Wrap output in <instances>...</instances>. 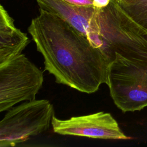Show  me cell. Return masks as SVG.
I'll return each instance as SVG.
<instances>
[{
  "mask_svg": "<svg viewBox=\"0 0 147 147\" xmlns=\"http://www.w3.org/2000/svg\"><path fill=\"white\" fill-rule=\"evenodd\" d=\"M39 11L28 30L56 82L87 94L106 84L110 61L102 51L56 15Z\"/></svg>",
  "mask_w": 147,
  "mask_h": 147,
  "instance_id": "cell-1",
  "label": "cell"
},
{
  "mask_svg": "<svg viewBox=\"0 0 147 147\" xmlns=\"http://www.w3.org/2000/svg\"><path fill=\"white\" fill-rule=\"evenodd\" d=\"M99 48L109 61L116 54L134 61L147 63V40L144 29L121 9L116 0L96 9Z\"/></svg>",
  "mask_w": 147,
  "mask_h": 147,
  "instance_id": "cell-2",
  "label": "cell"
},
{
  "mask_svg": "<svg viewBox=\"0 0 147 147\" xmlns=\"http://www.w3.org/2000/svg\"><path fill=\"white\" fill-rule=\"evenodd\" d=\"M106 84L114 104L122 112L147 106V63L116 54L108 67Z\"/></svg>",
  "mask_w": 147,
  "mask_h": 147,
  "instance_id": "cell-3",
  "label": "cell"
},
{
  "mask_svg": "<svg viewBox=\"0 0 147 147\" xmlns=\"http://www.w3.org/2000/svg\"><path fill=\"white\" fill-rule=\"evenodd\" d=\"M53 115V106L47 99L11 107L0 121V147L14 146L47 131Z\"/></svg>",
  "mask_w": 147,
  "mask_h": 147,
  "instance_id": "cell-4",
  "label": "cell"
},
{
  "mask_svg": "<svg viewBox=\"0 0 147 147\" xmlns=\"http://www.w3.org/2000/svg\"><path fill=\"white\" fill-rule=\"evenodd\" d=\"M43 82L42 72L24 54L0 65V112L36 99Z\"/></svg>",
  "mask_w": 147,
  "mask_h": 147,
  "instance_id": "cell-5",
  "label": "cell"
},
{
  "mask_svg": "<svg viewBox=\"0 0 147 147\" xmlns=\"http://www.w3.org/2000/svg\"><path fill=\"white\" fill-rule=\"evenodd\" d=\"M55 133L95 139L127 140L111 114L103 111L61 119L55 115L52 124Z\"/></svg>",
  "mask_w": 147,
  "mask_h": 147,
  "instance_id": "cell-6",
  "label": "cell"
},
{
  "mask_svg": "<svg viewBox=\"0 0 147 147\" xmlns=\"http://www.w3.org/2000/svg\"><path fill=\"white\" fill-rule=\"evenodd\" d=\"M36 2L40 9L64 20L94 44L98 37V30L96 9L94 6H76L62 0H36Z\"/></svg>",
  "mask_w": 147,
  "mask_h": 147,
  "instance_id": "cell-7",
  "label": "cell"
},
{
  "mask_svg": "<svg viewBox=\"0 0 147 147\" xmlns=\"http://www.w3.org/2000/svg\"><path fill=\"white\" fill-rule=\"evenodd\" d=\"M30 42L27 34L16 27L14 20L0 6V65L22 54Z\"/></svg>",
  "mask_w": 147,
  "mask_h": 147,
  "instance_id": "cell-8",
  "label": "cell"
},
{
  "mask_svg": "<svg viewBox=\"0 0 147 147\" xmlns=\"http://www.w3.org/2000/svg\"><path fill=\"white\" fill-rule=\"evenodd\" d=\"M121 9L147 32V0H116Z\"/></svg>",
  "mask_w": 147,
  "mask_h": 147,
  "instance_id": "cell-9",
  "label": "cell"
},
{
  "mask_svg": "<svg viewBox=\"0 0 147 147\" xmlns=\"http://www.w3.org/2000/svg\"><path fill=\"white\" fill-rule=\"evenodd\" d=\"M69 4L79 6H93L94 0H62Z\"/></svg>",
  "mask_w": 147,
  "mask_h": 147,
  "instance_id": "cell-10",
  "label": "cell"
},
{
  "mask_svg": "<svg viewBox=\"0 0 147 147\" xmlns=\"http://www.w3.org/2000/svg\"><path fill=\"white\" fill-rule=\"evenodd\" d=\"M110 0H94L93 6L96 9H100L106 6Z\"/></svg>",
  "mask_w": 147,
  "mask_h": 147,
  "instance_id": "cell-11",
  "label": "cell"
},
{
  "mask_svg": "<svg viewBox=\"0 0 147 147\" xmlns=\"http://www.w3.org/2000/svg\"><path fill=\"white\" fill-rule=\"evenodd\" d=\"M142 34H143V36L145 37V38L147 40V32L144 30V32H143V33H142Z\"/></svg>",
  "mask_w": 147,
  "mask_h": 147,
  "instance_id": "cell-12",
  "label": "cell"
}]
</instances>
